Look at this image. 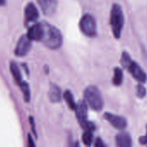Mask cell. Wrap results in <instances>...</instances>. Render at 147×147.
<instances>
[{
  "label": "cell",
  "instance_id": "obj_1",
  "mask_svg": "<svg viewBox=\"0 0 147 147\" xmlns=\"http://www.w3.org/2000/svg\"><path fill=\"white\" fill-rule=\"evenodd\" d=\"M44 27V36L42 42L51 49H58L63 42V37L60 31L47 23H42Z\"/></svg>",
  "mask_w": 147,
  "mask_h": 147
},
{
  "label": "cell",
  "instance_id": "obj_2",
  "mask_svg": "<svg viewBox=\"0 0 147 147\" xmlns=\"http://www.w3.org/2000/svg\"><path fill=\"white\" fill-rule=\"evenodd\" d=\"M110 25L114 36L116 39H119L124 26V15L121 7L117 3H114L111 8Z\"/></svg>",
  "mask_w": 147,
  "mask_h": 147
},
{
  "label": "cell",
  "instance_id": "obj_3",
  "mask_svg": "<svg viewBox=\"0 0 147 147\" xmlns=\"http://www.w3.org/2000/svg\"><path fill=\"white\" fill-rule=\"evenodd\" d=\"M121 64L125 68L128 69L129 73L136 81H138L140 83H145L146 81V74L144 72V70L140 67L138 63L132 61L128 53L127 52L122 53Z\"/></svg>",
  "mask_w": 147,
  "mask_h": 147
},
{
  "label": "cell",
  "instance_id": "obj_4",
  "mask_svg": "<svg viewBox=\"0 0 147 147\" xmlns=\"http://www.w3.org/2000/svg\"><path fill=\"white\" fill-rule=\"evenodd\" d=\"M84 99L86 103L95 111H100L103 107V100L99 89L96 87L90 86L84 90Z\"/></svg>",
  "mask_w": 147,
  "mask_h": 147
},
{
  "label": "cell",
  "instance_id": "obj_5",
  "mask_svg": "<svg viewBox=\"0 0 147 147\" xmlns=\"http://www.w3.org/2000/svg\"><path fill=\"white\" fill-rule=\"evenodd\" d=\"M79 27L81 31L87 36L93 37L96 35V23L95 18L90 14H85L82 16Z\"/></svg>",
  "mask_w": 147,
  "mask_h": 147
},
{
  "label": "cell",
  "instance_id": "obj_6",
  "mask_svg": "<svg viewBox=\"0 0 147 147\" xmlns=\"http://www.w3.org/2000/svg\"><path fill=\"white\" fill-rule=\"evenodd\" d=\"M75 111H76V116H77L78 123L80 124V126L83 128L86 129L88 126V124H89V121L87 120V115H88L87 111L88 110H87L86 103L82 101H79L76 106Z\"/></svg>",
  "mask_w": 147,
  "mask_h": 147
},
{
  "label": "cell",
  "instance_id": "obj_7",
  "mask_svg": "<svg viewBox=\"0 0 147 147\" xmlns=\"http://www.w3.org/2000/svg\"><path fill=\"white\" fill-rule=\"evenodd\" d=\"M31 42L32 41L27 36V35L21 36L17 44H16V47L15 49V54L17 56L26 55L31 49V45H32Z\"/></svg>",
  "mask_w": 147,
  "mask_h": 147
},
{
  "label": "cell",
  "instance_id": "obj_8",
  "mask_svg": "<svg viewBox=\"0 0 147 147\" xmlns=\"http://www.w3.org/2000/svg\"><path fill=\"white\" fill-rule=\"evenodd\" d=\"M104 119L107 121H109V123L112 125V126H114L115 128L118 130L125 129L127 125V120L123 117H121V116H118L110 113H106L104 114Z\"/></svg>",
  "mask_w": 147,
  "mask_h": 147
},
{
  "label": "cell",
  "instance_id": "obj_9",
  "mask_svg": "<svg viewBox=\"0 0 147 147\" xmlns=\"http://www.w3.org/2000/svg\"><path fill=\"white\" fill-rule=\"evenodd\" d=\"M44 36V27L42 23H34L32 25L27 33V36L31 41H36V42H41Z\"/></svg>",
  "mask_w": 147,
  "mask_h": 147
},
{
  "label": "cell",
  "instance_id": "obj_10",
  "mask_svg": "<svg viewBox=\"0 0 147 147\" xmlns=\"http://www.w3.org/2000/svg\"><path fill=\"white\" fill-rule=\"evenodd\" d=\"M24 16L26 23H29L32 22H35L39 17V11L36 6L33 3H29L26 5L24 10Z\"/></svg>",
  "mask_w": 147,
  "mask_h": 147
},
{
  "label": "cell",
  "instance_id": "obj_11",
  "mask_svg": "<svg viewBox=\"0 0 147 147\" xmlns=\"http://www.w3.org/2000/svg\"><path fill=\"white\" fill-rule=\"evenodd\" d=\"M43 13L47 16L53 15L57 8V0H37Z\"/></svg>",
  "mask_w": 147,
  "mask_h": 147
},
{
  "label": "cell",
  "instance_id": "obj_12",
  "mask_svg": "<svg viewBox=\"0 0 147 147\" xmlns=\"http://www.w3.org/2000/svg\"><path fill=\"white\" fill-rule=\"evenodd\" d=\"M117 147H132V138L127 133H120L115 137Z\"/></svg>",
  "mask_w": 147,
  "mask_h": 147
},
{
  "label": "cell",
  "instance_id": "obj_13",
  "mask_svg": "<svg viewBox=\"0 0 147 147\" xmlns=\"http://www.w3.org/2000/svg\"><path fill=\"white\" fill-rule=\"evenodd\" d=\"M49 99L52 102H59L62 99V93L60 88L56 84H52L48 91Z\"/></svg>",
  "mask_w": 147,
  "mask_h": 147
},
{
  "label": "cell",
  "instance_id": "obj_14",
  "mask_svg": "<svg viewBox=\"0 0 147 147\" xmlns=\"http://www.w3.org/2000/svg\"><path fill=\"white\" fill-rule=\"evenodd\" d=\"M9 69H10V73H11L15 81L16 82V84L20 85L22 82V75H21L18 66L15 62H11L10 66H9Z\"/></svg>",
  "mask_w": 147,
  "mask_h": 147
},
{
  "label": "cell",
  "instance_id": "obj_15",
  "mask_svg": "<svg viewBox=\"0 0 147 147\" xmlns=\"http://www.w3.org/2000/svg\"><path fill=\"white\" fill-rule=\"evenodd\" d=\"M123 81V73L120 68H115L114 71L113 84L115 86H121Z\"/></svg>",
  "mask_w": 147,
  "mask_h": 147
},
{
  "label": "cell",
  "instance_id": "obj_16",
  "mask_svg": "<svg viewBox=\"0 0 147 147\" xmlns=\"http://www.w3.org/2000/svg\"><path fill=\"white\" fill-rule=\"evenodd\" d=\"M63 97H64V99H65V101L67 106L69 107V108H71V110H75L77 104H76L75 101H74L72 94H71L69 90H66V91L64 93Z\"/></svg>",
  "mask_w": 147,
  "mask_h": 147
},
{
  "label": "cell",
  "instance_id": "obj_17",
  "mask_svg": "<svg viewBox=\"0 0 147 147\" xmlns=\"http://www.w3.org/2000/svg\"><path fill=\"white\" fill-rule=\"evenodd\" d=\"M20 87H21V89L22 91V94H23V96H24V100L26 102H28L29 100H30V88H29V86L28 83L22 81L21 84H20Z\"/></svg>",
  "mask_w": 147,
  "mask_h": 147
},
{
  "label": "cell",
  "instance_id": "obj_18",
  "mask_svg": "<svg viewBox=\"0 0 147 147\" xmlns=\"http://www.w3.org/2000/svg\"><path fill=\"white\" fill-rule=\"evenodd\" d=\"M83 142L86 146H90L92 142H93V133L91 131H88L86 130L85 133L83 134Z\"/></svg>",
  "mask_w": 147,
  "mask_h": 147
},
{
  "label": "cell",
  "instance_id": "obj_19",
  "mask_svg": "<svg viewBox=\"0 0 147 147\" xmlns=\"http://www.w3.org/2000/svg\"><path fill=\"white\" fill-rule=\"evenodd\" d=\"M146 94V90L142 84H139L137 86V96L140 98H144Z\"/></svg>",
  "mask_w": 147,
  "mask_h": 147
},
{
  "label": "cell",
  "instance_id": "obj_20",
  "mask_svg": "<svg viewBox=\"0 0 147 147\" xmlns=\"http://www.w3.org/2000/svg\"><path fill=\"white\" fill-rule=\"evenodd\" d=\"M94 147H106V146H105V144L103 143V141H102L100 138H97V139L95 140Z\"/></svg>",
  "mask_w": 147,
  "mask_h": 147
},
{
  "label": "cell",
  "instance_id": "obj_21",
  "mask_svg": "<svg viewBox=\"0 0 147 147\" xmlns=\"http://www.w3.org/2000/svg\"><path fill=\"white\" fill-rule=\"evenodd\" d=\"M28 147H35L34 146V143L30 134L28 135Z\"/></svg>",
  "mask_w": 147,
  "mask_h": 147
},
{
  "label": "cell",
  "instance_id": "obj_22",
  "mask_svg": "<svg viewBox=\"0 0 147 147\" xmlns=\"http://www.w3.org/2000/svg\"><path fill=\"white\" fill-rule=\"evenodd\" d=\"M29 121H30V124H31V128H32V131H33V133L36 135V131H35V127L34 126V120H33V118L32 117H30L29 118Z\"/></svg>",
  "mask_w": 147,
  "mask_h": 147
},
{
  "label": "cell",
  "instance_id": "obj_23",
  "mask_svg": "<svg viewBox=\"0 0 147 147\" xmlns=\"http://www.w3.org/2000/svg\"><path fill=\"white\" fill-rule=\"evenodd\" d=\"M140 143L142 145H146L147 144V138L146 137H140Z\"/></svg>",
  "mask_w": 147,
  "mask_h": 147
},
{
  "label": "cell",
  "instance_id": "obj_24",
  "mask_svg": "<svg viewBox=\"0 0 147 147\" xmlns=\"http://www.w3.org/2000/svg\"><path fill=\"white\" fill-rule=\"evenodd\" d=\"M5 0H0V6H2V5H4V3H5Z\"/></svg>",
  "mask_w": 147,
  "mask_h": 147
},
{
  "label": "cell",
  "instance_id": "obj_25",
  "mask_svg": "<svg viewBox=\"0 0 147 147\" xmlns=\"http://www.w3.org/2000/svg\"><path fill=\"white\" fill-rule=\"evenodd\" d=\"M73 147H79V146H78V143H76V144H75V146H74Z\"/></svg>",
  "mask_w": 147,
  "mask_h": 147
},
{
  "label": "cell",
  "instance_id": "obj_26",
  "mask_svg": "<svg viewBox=\"0 0 147 147\" xmlns=\"http://www.w3.org/2000/svg\"><path fill=\"white\" fill-rule=\"evenodd\" d=\"M146 129H147V127H146ZM146 138H147V134H146Z\"/></svg>",
  "mask_w": 147,
  "mask_h": 147
}]
</instances>
